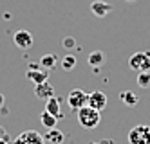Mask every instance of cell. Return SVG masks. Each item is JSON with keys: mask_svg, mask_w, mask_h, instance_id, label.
Here are the masks:
<instances>
[{"mask_svg": "<svg viewBox=\"0 0 150 144\" xmlns=\"http://www.w3.org/2000/svg\"><path fill=\"white\" fill-rule=\"evenodd\" d=\"M100 121H101V115H100L98 110L91 108L89 105L78 108V123H80L85 130H94V128H98Z\"/></svg>", "mask_w": 150, "mask_h": 144, "instance_id": "obj_1", "label": "cell"}, {"mask_svg": "<svg viewBox=\"0 0 150 144\" xmlns=\"http://www.w3.org/2000/svg\"><path fill=\"white\" fill-rule=\"evenodd\" d=\"M128 144H150V126L137 124L128 131Z\"/></svg>", "mask_w": 150, "mask_h": 144, "instance_id": "obj_2", "label": "cell"}, {"mask_svg": "<svg viewBox=\"0 0 150 144\" xmlns=\"http://www.w3.org/2000/svg\"><path fill=\"white\" fill-rule=\"evenodd\" d=\"M128 67L136 72H145L150 70V51L145 52H136L128 58Z\"/></svg>", "mask_w": 150, "mask_h": 144, "instance_id": "obj_3", "label": "cell"}, {"mask_svg": "<svg viewBox=\"0 0 150 144\" xmlns=\"http://www.w3.org/2000/svg\"><path fill=\"white\" fill-rule=\"evenodd\" d=\"M87 99H89V94L85 90H81V88H72L67 96V103L72 110H78V108L87 105Z\"/></svg>", "mask_w": 150, "mask_h": 144, "instance_id": "obj_4", "label": "cell"}, {"mask_svg": "<svg viewBox=\"0 0 150 144\" xmlns=\"http://www.w3.org/2000/svg\"><path fill=\"white\" fill-rule=\"evenodd\" d=\"M13 41H15V45L18 49H31L35 45V36L31 34L29 31L25 29H20L15 32V36H13Z\"/></svg>", "mask_w": 150, "mask_h": 144, "instance_id": "obj_5", "label": "cell"}, {"mask_svg": "<svg viewBox=\"0 0 150 144\" xmlns=\"http://www.w3.org/2000/svg\"><path fill=\"white\" fill-rule=\"evenodd\" d=\"M15 144H45V140L36 130H27L15 139Z\"/></svg>", "mask_w": 150, "mask_h": 144, "instance_id": "obj_6", "label": "cell"}, {"mask_svg": "<svg viewBox=\"0 0 150 144\" xmlns=\"http://www.w3.org/2000/svg\"><path fill=\"white\" fill-rule=\"evenodd\" d=\"M87 105L91 108H94V110H98V112H101V110L107 106V94H103L101 90H96V92L89 94Z\"/></svg>", "mask_w": 150, "mask_h": 144, "instance_id": "obj_7", "label": "cell"}, {"mask_svg": "<svg viewBox=\"0 0 150 144\" xmlns=\"http://www.w3.org/2000/svg\"><path fill=\"white\" fill-rule=\"evenodd\" d=\"M112 6L110 4H107L103 2V0H94V2L91 4V11H92V15L94 16H98V18H105L109 13H112Z\"/></svg>", "mask_w": 150, "mask_h": 144, "instance_id": "obj_8", "label": "cell"}, {"mask_svg": "<svg viewBox=\"0 0 150 144\" xmlns=\"http://www.w3.org/2000/svg\"><path fill=\"white\" fill-rule=\"evenodd\" d=\"M27 79L33 81L35 85L44 83V81L49 79V70H45V69H36V67H29V70H27Z\"/></svg>", "mask_w": 150, "mask_h": 144, "instance_id": "obj_9", "label": "cell"}, {"mask_svg": "<svg viewBox=\"0 0 150 144\" xmlns=\"http://www.w3.org/2000/svg\"><path fill=\"white\" fill-rule=\"evenodd\" d=\"M35 96L36 97H40V99H49L51 96H54V88L51 86V83H49V79L47 81H44V83H38V85H35Z\"/></svg>", "mask_w": 150, "mask_h": 144, "instance_id": "obj_10", "label": "cell"}, {"mask_svg": "<svg viewBox=\"0 0 150 144\" xmlns=\"http://www.w3.org/2000/svg\"><path fill=\"white\" fill-rule=\"evenodd\" d=\"M45 110L51 114V115H54L56 119H60L62 112H60V99L54 97V96H51L49 99H45Z\"/></svg>", "mask_w": 150, "mask_h": 144, "instance_id": "obj_11", "label": "cell"}, {"mask_svg": "<svg viewBox=\"0 0 150 144\" xmlns=\"http://www.w3.org/2000/svg\"><path fill=\"white\" fill-rule=\"evenodd\" d=\"M44 140H47L49 144H62L63 142V133L54 126V128H49L47 130V133L44 137Z\"/></svg>", "mask_w": 150, "mask_h": 144, "instance_id": "obj_12", "label": "cell"}, {"mask_svg": "<svg viewBox=\"0 0 150 144\" xmlns=\"http://www.w3.org/2000/svg\"><path fill=\"white\" fill-rule=\"evenodd\" d=\"M56 63H58V56H56V54H44V56L40 58V67L45 69V70L54 69Z\"/></svg>", "mask_w": 150, "mask_h": 144, "instance_id": "obj_13", "label": "cell"}, {"mask_svg": "<svg viewBox=\"0 0 150 144\" xmlns=\"http://www.w3.org/2000/svg\"><path fill=\"white\" fill-rule=\"evenodd\" d=\"M120 99L127 105V106H136L137 103H139V97L134 94V92H130V90H125V92H121L120 94Z\"/></svg>", "mask_w": 150, "mask_h": 144, "instance_id": "obj_14", "label": "cell"}, {"mask_svg": "<svg viewBox=\"0 0 150 144\" xmlns=\"http://www.w3.org/2000/svg\"><path fill=\"white\" fill-rule=\"evenodd\" d=\"M40 123H42V124H44V126L49 130V128H54V126H56L58 119H56L54 115H51V114L47 112V110H44V112H42V115H40Z\"/></svg>", "mask_w": 150, "mask_h": 144, "instance_id": "obj_15", "label": "cell"}, {"mask_svg": "<svg viewBox=\"0 0 150 144\" xmlns=\"http://www.w3.org/2000/svg\"><path fill=\"white\" fill-rule=\"evenodd\" d=\"M76 61H78V60H76V56H74V54H65V56L62 58V63H60V65H62L63 70H72L74 67H76Z\"/></svg>", "mask_w": 150, "mask_h": 144, "instance_id": "obj_16", "label": "cell"}, {"mask_svg": "<svg viewBox=\"0 0 150 144\" xmlns=\"http://www.w3.org/2000/svg\"><path fill=\"white\" fill-rule=\"evenodd\" d=\"M137 85L141 88H150V70H145V72H137V77H136Z\"/></svg>", "mask_w": 150, "mask_h": 144, "instance_id": "obj_17", "label": "cell"}, {"mask_svg": "<svg viewBox=\"0 0 150 144\" xmlns=\"http://www.w3.org/2000/svg\"><path fill=\"white\" fill-rule=\"evenodd\" d=\"M103 63V52L101 51H92L89 54V65H92V67H98V65Z\"/></svg>", "mask_w": 150, "mask_h": 144, "instance_id": "obj_18", "label": "cell"}, {"mask_svg": "<svg viewBox=\"0 0 150 144\" xmlns=\"http://www.w3.org/2000/svg\"><path fill=\"white\" fill-rule=\"evenodd\" d=\"M62 45L65 47V49H74V47H76V40H74L72 36H67V38H63Z\"/></svg>", "mask_w": 150, "mask_h": 144, "instance_id": "obj_19", "label": "cell"}, {"mask_svg": "<svg viewBox=\"0 0 150 144\" xmlns=\"http://www.w3.org/2000/svg\"><path fill=\"white\" fill-rule=\"evenodd\" d=\"M91 144H114V140H110V139H105V140H100V142H91Z\"/></svg>", "mask_w": 150, "mask_h": 144, "instance_id": "obj_20", "label": "cell"}, {"mask_svg": "<svg viewBox=\"0 0 150 144\" xmlns=\"http://www.w3.org/2000/svg\"><path fill=\"white\" fill-rule=\"evenodd\" d=\"M7 142V135H4V137H0V144H6Z\"/></svg>", "mask_w": 150, "mask_h": 144, "instance_id": "obj_21", "label": "cell"}, {"mask_svg": "<svg viewBox=\"0 0 150 144\" xmlns=\"http://www.w3.org/2000/svg\"><path fill=\"white\" fill-rule=\"evenodd\" d=\"M2 105H4V96L0 94V106H2Z\"/></svg>", "mask_w": 150, "mask_h": 144, "instance_id": "obj_22", "label": "cell"}, {"mask_svg": "<svg viewBox=\"0 0 150 144\" xmlns=\"http://www.w3.org/2000/svg\"><path fill=\"white\" fill-rule=\"evenodd\" d=\"M0 137H4V131H2V128H0Z\"/></svg>", "mask_w": 150, "mask_h": 144, "instance_id": "obj_23", "label": "cell"}, {"mask_svg": "<svg viewBox=\"0 0 150 144\" xmlns=\"http://www.w3.org/2000/svg\"><path fill=\"white\" fill-rule=\"evenodd\" d=\"M125 2H136V0H125Z\"/></svg>", "mask_w": 150, "mask_h": 144, "instance_id": "obj_24", "label": "cell"}]
</instances>
